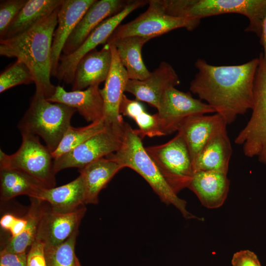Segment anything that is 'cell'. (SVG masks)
I'll return each instance as SVG.
<instances>
[{
  "mask_svg": "<svg viewBox=\"0 0 266 266\" xmlns=\"http://www.w3.org/2000/svg\"><path fill=\"white\" fill-rule=\"evenodd\" d=\"M259 64V58L231 66H214L198 59L195 63L198 72L190 83V90L230 124L252 107Z\"/></svg>",
  "mask_w": 266,
  "mask_h": 266,
  "instance_id": "1",
  "label": "cell"
},
{
  "mask_svg": "<svg viewBox=\"0 0 266 266\" xmlns=\"http://www.w3.org/2000/svg\"><path fill=\"white\" fill-rule=\"evenodd\" d=\"M60 7L27 31L0 39V55L15 57L24 63L33 75L35 92L42 94L46 99L54 94L56 88L51 82L50 76L53 37Z\"/></svg>",
  "mask_w": 266,
  "mask_h": 266,
  "instance_id": "2",
  "label": "cell"
},
{
  "mask_svg": "<svg viewBox=\"0 0 266 266\" xmlns=\"http://www.w3.org/2000/svg\"><path fill=\"white\" fill-rule=\"evenodd\" d=\"M105 158L117 162L124 168H130L138 173L162 202L173 205L185 218L201 220L187 210L186 201L179 198L166 182L146 152L142 139L128 123L125 122L124 124L121 147Z\"/></svg>",
  "mask_w": 266,
  "mask_h": 266,
  "instance_id": "3",
  "label": "cell"
},
{
  "mask_svg": "<svg viewBox=\"0 0 266 266\" xmlns=\"http://www.w3.org/2000/svg\"><path fill=\"white\" fill-rule=\"evenodd\" d=\"M171 16L200 20L211 16L237 13L249 21L245 31L260 37L266 14V0H159Z\"/></svg>",
  "mask_w": 266,
  "mask_h": 266,
  "instance_id": "4",
  "label": "cell"
},
{
  "mask_svg": "<svg viewBox=\"0 0 266 266\" xmlns=\"http://www.w3.org/2000/svg\"><path fill=\"white\" fill-rule=\"evenodd\" d=\"M76 111L66 104L50 102L42 94L35 92L18 128L21 133L40 136L52 153L71 126Z\"/></svg>",
  "mask_w": 266,
  "mask_h": 266,
  "instance_id": "5",
  "label": "cell"
},
{
  "mask_svg": "<svg viewBox=\"0 0 266 266\" xmlns=\"http://www.w3.org/2000/svg\"><path fill=\"white\" fill-rule=\"evenodd\" d=\"M255 75L250 118L234 139L248 158L266 164V64L262 53Z\"/></svg>",
  "mask_w": 266,
  "mask_h": 266,
  "instance_id": "6",
  "label": "cell"
},
{
  "mask_svg": "<svg viewBox=\"0 0 266 266\" xmlns=\"http://www.w3.org/2000/svg\"><path fill=\"white\" fill-rule=\"evenodd\" d=\"M22 143L18 150L8 155L0 149V168L11 167L28 174L45 188L55 187V173L52 153L42 145L38 136L21 133Z\"/></svg>",
  "mask_w": 266,
  "mask_h": 266,
  "instance_id": "7",
  "label": "cell"
},
{
  "mask_svg": "<svg viewBox=\"0 0 266 266\" xmlns=\"http://www.w3.org/2000/svg\"><path fill=\"white\" fill-rule=\"evenodd\" d=\"M145 150L176 194L188 188L194 172L189 151L180 133L165 143Z\"/></svg>",
  "mask_w": 266,
  "mask_h": 266,
  "instance_id": "8",
  "label": "cell"
},
{
  "mask_svg": "<svg viewBox=\"0 0 266 266\" xmlns=\"http://www.w3.org/2000/svg\"><path fill=\"white\" fill-rule=\"evenodd\" d=\"M146 10L133 20L119 25L108 39L139 36L150 39L179 28L193 31L200 20L175 17L167 14L159 0H148Z\"/></svg>",
  "mask_w": 266,
  "mask_h": 266,
  "instance_id": "9",
  "label": "cell"
},
{
  "mask_svg": "<svg viewBox=\"0 0 266 266\" xmlns=\"http://www.w3.org/2000/svg\"><path fill=\"white\" fill-rule=\"evenodd\" d=\"M124 123L107 126L70 152L54 159V173L67 168H82L116 152L122 143Z\"/></svg>",
  "mask_w": 266,
  "mask_h": 266,
  "instance_id": "10",
  "label": "cell"
},
{
  "mask_svg": "<svg viewBox=\"0 0 266 266\" xmlns=\"http://www.w3.org/2000/svg\"><path fill=\"white\" fill-rule=\"evenodd\" d=\"M147 3L148 0H129L122 11L103 21L74 52L68 55H61L55 77L67 84H72L75 68L80 60L99 45L106 43L112 33L127 16Z\"/></svg>",
  "mask_w": 266,
  "mask_h": 266,
  "instance_id": "11",
  "label": "cell"
},
{
  "mask_svg": "<svg viewBox=\"0 0 266 266\" xmlns=\"http://www.w3.org/2000/svg\"><path fill=\"white\" fill-rule=\"evenodd\" d=\"M156 113L165 135L177 132L184 121L195 115L215 113L207 103L171 87L163 95Z\"/></svg>",
  "mask_w": 266,
  "mask_h": 266,
  "instance_id": "12",
  "label": "cell"
},
{
  "mask_svg": "<svg viewBox=\"0 0 266 266\" xmlns=\"http://www.w3.org/2000/svg\"><path fill=\"white\" fill-rule=\"evenodd\" d=\"M86 210L84 205L71 211H57L50 205L46 207L44 202L35 239L42 242L45 247L62 243L78 230Z\"/></svg>",
  "mask_w": 266,
  "mask_h": 266,
  "instance_id": "13",
  "label": "cell"
},
{
  "mask_svg": "<svg viewBox=\"0 0 266 266\" xmlns=\"http://www.w3.org/2000/svg\"><path fill=\"white\" fill-rule=\"evenodd\" d=\"M180 83L178 75L172 66L163 61L145 79H129L125 92L133 95L136 100L146 102L158 109L166 91Z\"/></svg>",
  "mask_w": 266,
  "mask_h": 266,
  "instance_id": "14",
  "label": "cell"
},
{
  "mask_svg": "<svg viewBox=\"0 0 266 266\" xmlns=\"http://www.w3.org/2000/svg\"><path fill=\"white\" fill-rule=\"evenodd\" d=\"M129 1L95 0L68 37L64 45L62 55H68L74 52L100 23L122 11Z\"/></svg>",
  "mask_w": 266,
  "mask_h": 266,
  "instance_id": "15",
  "label": "cell"
},
{
  "mask_svg": "<svg viewBox=\"0 0 266 266\" xmlns=\"http://www.w3.org/2000/svg\"><path fill=\"white\" fill-rule=\"evenodd\" d=\"M108 44L112 52V64L104 86L102 89H100V93L104 103L103 119L106 124L109 126L120 125L124 122L120 114L119 107L129 78L115 46Z\"/></svg>",
  "mask_w": 266,
  "mask_h": 266,
  "instance_id": "16",
  "label": "cell"
},
{
  "mask_svg": "<svg viewBox=\"0 0 266 266\" xmlns=\"http://www.w3.org/2000/svg\"><path fill=\"white\" fill-rule=\"evenodd\" d=\"M227 123L218 114H199L186 119L177 133L184 138L191 156L192 165L205 144L213 136L226 129Z\"/></svg>",
  "mask_w": 266,
  "mask_h": 266,
  "instance_id": "17",
  "label": "cell"
},
{
  "mask_svg": "<svg viewBox=\"0 0 266 266\" xmlns=\"http://www.w3.org/2000/svg\"><path fill=\"white\" fill-rule=\"evenodd\" d=\"M95 0H64L58 13V26L52 45L51 76H55L65 44L82 17Z\"/></svg>",
  "mask_w": 266,
  "mask_h": 266,
  "instance_id": "18",
  "label": "cell"
},
{
  "mask_svg": "<svg viewBox=\"0 0 266 266\" xmlns=\"http://www.w3.org/2000/svg\"><path fill=\"white\" fill-rule=\"evenodd\" d=\"M112 59L111 50L107 43L101 50L95 49L86 54L75 68L72 91L99 86L105 81L110 70Z\"/></svg>",
  "mask_w": 266,
  "mask_h": 266,
  "instance_id": "19",
  "label": "cell"
},
{
  "mask_svg": "<svg viewBox=\"0 0 266 266\" xmlns=\"http://www.w3.org/2000/svg\"><path fill=\"white\" fill-rule=\"evenodd\" d=\"M47 100L75 109L87 122L91 123L103 118L104 103L99 85L70 92L58 85L54 94Z\"/></svg>",
  "mask_w": 266,
  "mask_h": 266,
  "instance_id": "20",
  "label": "cell"
},
{
  "mask_svg": "<svg viewBox=\"0 0 266 266\" xmlns=\"http://www.w3.org/2000/svg\"><path fill=\"white\" fill-rule=\"evenodd\" d=\"M230 181L227 174L215 171L194 172L188 188L208 208H217L224 203L229 192Z\"/></svg>",
  "mask_w": 266,
  "mask_h": 266,
  "instance_id": "21",
  "label": "cell"
},
{
  "mask_svg": "<svg viewBox=\"0 0 266 266\" xmlns=\"http://www.w3.org/2000/svg\"><path fill=\"white\" fill-rule=\"evenodd\" d=\"M49 204L57 211L68 212L84 206L85 188L81 175L62 186L47 188L42 187L31 197Z\"/></svg>",
  "mask_w": 266,
  "mask_h": 266,
  "instance_id": "22",
  "label": "cell"
},
{
  "mask_svg": "<svg viewBox=\"0 0 266 266\" xmlns=\"http://www.w3.org/2000/svg\"><path fill=\"white\" fill-rule=\"evenodd\" d=\"M232 151L226 129L224 130L203 146L193 165L194 172L215 171L227 174Z\"/></svg>",
  "mask_w": 266,
  "mask_h": 266,
  "instance_id": "23",
  "label": "cell"
},
{
  "mask_svg": "<svg viewBox=\"0 0 266 266\" xmlns=\"http://www.w3.org/2000/svg\"><path fill=\"white\" fill-rule=\"evenodd\" d=\"M150 40L149 38L139 36L107 40L106 43L115 46L129 79L142 80L150 75L151 72L145 66L141 54L143 46Z\"/></svg>",
  "mask_w": 266,
  "mask_h": 266,
  "instance_id": "24",
  "label": "cell"
},
{
  "mask_svg": "<svg viewBox=\"0 0 266 266\" xmlns=\"http://www.w3.org/2000/svg\"><path fill=\"white\" fill-rule=\"evenodd\" d=\"M123 168L117 162L105 157L78 168L84 181L85 204H97L100 191Z\"/></svg>",
  "mask_w": 266,
  "mask_h": 266,
  "instance_id": "25",
  "label": "cell"
},
{
  "mask_svg": "<svg viewBox=\"0 0 266 266\" xmlns=\"http://www.w3.org/2000/svg\"><path fill=\"white\" fill-rule=\"evenodd\" d=\"M63 1L27 0L0 39L9 38L27 31L60 7Z\"/></svg>",
  "mask_w": 266,
  "mask_h": 266,
  "instance_id": "26",
  "label": "cell"
},
{
  "mask_svg": "<svg viewBox=\"0 0 266 266\" xmlns=\"http://www.w3.org/2000/svg\"><path fill=\"white\" fill-rule=\"evenodd\" d=\"M42 187H45L22 170L11 167L0 168V197L2 201L22 195L31 197Z\"/></svg>",
  "mask_w": 266,
  "mask_h": 266,
  "instance_id": "27",
  "label": "cell"
},
{
  "mask_svg": "<svg viewBox=\"0 0 266 266\" xmlns=\"http://www.w3.org/2000/svg\"><path fill=\"white\" fill-rule=\"evenodd\" d=\"M31 205L25 218L27 225L18 236L11 237L3 249L14 253H26V249L34 241L42 213L44 202L30 198Z\"/></svg>",
  "mask_w": 266,
  "mask_h": 266,
  "instance_id": "28",
  "label": "cell"
},
{
  "mask_svg": "<svg viewBox=\"0 0 266 266\" xmlns=\"http://www.w3.org/2000/svg\"><path fill=\"white\" fill-rule=\"evenodd\" d=\"M107 127L103 119L82 127L75 128L70 126L57 149L52 153L53 159H57L70 152Z\"/></svg>",
  "mask_w": 266,
  "mask_h": 266,
  "instance_id": "29",
  "label": "cell"
},
{
  "mask_svg": "<svg viewBox=\"0 0 266 266\" xmlns=\"http://www.w3.org/2000/svg\"><path fill=\"white\" fill-rule=\"evenodd\" d=\"M78 230L62 243L45 247L46 266H76L75 246Z\"/></svg>",
  "mask_w": 266,
  "mask_h": 266,
  "instance_id": "30",
  "label": "cell"
},
{
  "mask_svg": "<svg viewBox=\"0 0 266 266\" xmlns=\"http://www.w3.org/2000/svg\"><path fill=\"white\" fill-rule=\"evenodd\" d=\"M33 75L23 62L17 60L0 74V93L17 85L34 82Z\"/></svg>",
  "mask_w": 266,
  "mask_h": 266,
  "instance_id": "31",
  "label": "cell"
},
{
  "mask_svg": "<svg viewBox=\"0 0 266 266\" xmlns=\"http://www.w3.org/2000/svg\"><path fill=\"white\" fill-rule=\"evenodd\" d=\"M133 120L138 127V129H134V131L141 139L146 136L153 137L165 135L157 113L151 115L145 111Z\"/></svg>",
  "mask_w": 266,
  "mask_h": 266,
  "instance_id": "32",
  "label": "cell"
},
{
  "mask_svg": "<svg viewBox=\"0 0 266 266\" xmlns=\"http://www.w3.org/2000/svg\"><path fill=\"white\" fill-rule=\"evenodd\" d=\"M27 0H2L0 2V38Z\"/></svg>",
  "mask_w": 266,
  "mask_h": 266,
  "instance_id": "33",
  "label": "cell"
},
{
  "mask_svg": "<svg viewBox=\"0 0 266 266\" xmlns=\"http://www.w3.org/2000/svg\"><path fill=\"white\" fill-rule=\"evenodd\" d=\"M27 223L25 217L18 218L11 214L3 215L0 220V226L10 232L11 237L19 235L25 230Z\"/></svg>",
  "mask_w": 266,
  "mask_h": 266,
  "instance_id": "34",
  "label": "cell"
},
{
  "mask_svg": "<svg viewBox=\"0 0 266 266\" xmlns=\"http://www.w3.org/2000/svg\"><path fill=\"white\" fill-rule=\"evenodd\" d=\"M44 250V244L35 239L27 254L26 266H46Z\"/></svg>",
  "mask_w": 266,
  "mask_h": 266,
  "instance_id": "35",
  "label": "cell"
},
{
  "mask_svg": "<svg viewBox=\"0 0 266 266\" xmlns=\"http://www.w3.org/2000/svg\"><path fill=\"white\" fill-rule=\"evenodd\" d=\"M142 104L137 100L129 99L124 94L119 107V112L122 115L133 119L140 113L145 111Z\"/></svg>",
  "mask_w": 266,
  "mask_h": 266,
  "instance_id": "36",
  "label": "cell"
},
{
  "mask_svg": "<svg viewBox=\"0 0 266 266\" xmlns=\"http://www.w3.org/2000/svg\"><path fill=\"white\" fill-rule=\"evenodd\" d=\"M233 266H261L257 255L248 250L235 253L232 259Z\"/></svg>",
  "mask_w": 266,
  "mask_h": 266,
  "instance_id": "37",
  "label": "cell"
},
{
  "mask_svg": "<svg viewBox=\"0 0 266 266\" xmlns=\"http://www.w3.org/2000/svg\"><path fill=\"white\" fill-rule=\"evenodd\" d=\"M27 254L14 253L2 249L0 253V266H26Z\"/></svg>",
  "mask_w": 266,
  "mask_h": 266,
  "instance_id": "38",
  "label": "cell"
},
{
  "mask_svg": "<svg viewBox=\"0 0 266 266\" xmlns=\"http://www.w3.org/2000/svg\"><path fill=\"white\" fill-rule=\"evenodd\" d=\"M260 38V43L263 46L264 49V53H262L263 58L266 64V14L263 22Z\"/></svg>",
  "mask_w": 266,
  "mask_h": 266,
  "instance_id": "39",
  "label": "cell"
},
{
  "mask_svg": "<svg viewBox=\"0 0 266 266\" xmlns=\"http://www.w3.org/2000/svg\"><path fill=\"white\" fill-rule=\"evenodd\" d=\"M76 266H81L77 258H76Z\"/></svg>",
  "mask_w": 266,
  "mask_h": 266,
  "instance_id": "40",
  "label": "cell"
}]
</instances>
